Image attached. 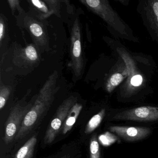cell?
I'll return each mask as SVG.
<instances>
[{
    "label": "cell",
    "instance_id": "6da1fadb",
    "mask_svg": "<svg viewBox=\"0 0 158 158\" xmlns=\"http://www.w3.org/2000/svg\"><path fill=\"white\" fill-rule=\"evenodd\" d=\"M58 72L56 71L48 77L36 97L32 108L24 119L15 139H20L29 134L38 124L48 111L58 89Z\"/></svg>",
    "mask_w": 158,
    "mask_h": 158
},
{
    "label": "cell",
    "instance_id": "7a4b0ae2",
    "mask_svg": "<svg viewBox=\"0 0 158 158\" xmlns=\"http://www.w3.org/2000/svg\"><path fill=\"white\" fill-rule=\"evenodd\" d=\"M87 9L101 18L121 38L137 42L131 29L122 20L107 0H80Z\"/></svg>",
    "mask_w": 158,
    "mask_h": 158
},
{
    "label": "cell",
    "instance_id": "3957f363",
    "mask_svg": "<svg viewBox=\"0 0 158 158\" xmlns=\"http://www.w3.org/2000/svg\"><path fill=\"white\" fill-rule=\"evenodd\" d=\"M117 53L123 60L128 71V76L121 88L125 97H130L139 92L146 85V79L130 54L123 48H116Z\"/></svg>",
    "mask_w": 158,
    "mask_h": 158
},
{
    "label": "cell",
    "instance_id": "277c9868",
    "mask_svg": "<svg viewBox=\"0 0 158 158\" xmlns=\"http://www.w3.org/2000/svg\"><path fill=\"white\" fill-rule=\"evenodd\" d=\"M34 102L29 103L19 102L12 108L5 125L3 139L6 144L10 143L15 138L24 119L32 108Z\"/></svg>",
    "mask_w": 158,
    "mask_h": 158
},
{
    "label": "cell",
    "instance_id": "5b68a950",
    "mask_svg": "<svg viewBox=\"0 0 158 158\" xmlns=\"http://www.w3.org/2000/svg\"><path fill=\"white\" fill-rule=\"evenodd\" d=\"M77 98L74 96L64 100L57 109L55 115L48 126L44 137V143L50 144L54 141L62 127L69 111L77 102Z\"/></svg>",
    "mask_w": 158,
    "mask_h": 158
},
{
    "label": "cell",
    "instance_id": "8992f818",
    "mask_svg": "<svg viewBox=\"0 0 158 158\" xmlns=\"http://www.w3.org/2000/svg\"><path fill=\"white\" fill-rule=\"evenodd\" d=\"M71 64L75 77L79 78L83 74L84 60L82 52L81 31L78 18L74 22L71 30Z\"/></svg>",
    "mask_w": 158,
    "mask_h": 158
},
{
    "label": "cell",
    "instance_id": "52a82bcc",
    "mask_svg": "<svg viewBox=\"0 0 158 158\" xmlns=\"http://www.w3.org/2000/svg\"><path fill=\"white\" fill-rule=\"evenodd\" d=\"M138 11L152 38L158 43V0L141 1Z\"/></svg>",
    "mask_w": 158,
    "mask_h": 158
},
{
    "label": "cell",
    "instance_id": "ba28073f",
    "mask_svg": "<svg viewBox=\"0 0 158 158\" xmlns=\"http://www.w3.org/2000/svg\"><path fill=\"white\" fill-rule=\"evenodd\" d=\"M115 120L148 122L158 120V107L142 106L129 109L116 114Z\"/></svg>",
    "mask_w": 158,
    "mask_h": 158
},
{
    "label": "cell",
    "instance_id": "9c48e42d",
    "mask_svg": "<svg viewBox=\"0 0 158 158\" xmlns=\"http://www.w3.org/2000/svg\"><path fill=\"white\" fill-rule=\"evenodd\" d=\"M23 24L33 39L35 47L39 50L47 48L48 38L43 24L35 18L26 15L23 18Z\"/></svg>",
    "mask_w": 158,
    "mask_h": 158
},
{
    "label": "cell",
    "instance_id": "30bf717a",
    "mask_svg": "<svg viewBox=\"0 0 158 158\" xmlns=\"http://www.w3.org/2000/svg\"><path fill=\"white\" fill-rule=\"evenodd\" d=\"M109 130L115 133L118 136L127 141H135L143 139L148 137L151 132L148 127H139L119 126L110 127Z\"/></svg>",
    "mask_w": 158,
    "mask_h": 158
},
{
    "label": "cell",
    "instance_id": "8fae6325",
    "mask_svg": "<svg viewBox=\"0 0 158 158\" xmlns=\"http://www.w3.org/2000/svg\"><path fill=\"white\" fill-rule=\"evenodd\" d=\"M128 76V69L124 62L123 64L120 67H117V70L111 74L107 79L105 84L106 91L108 93H111L118 86L127 78Z\"/></svg>",
    "mask_w": 158,
    "mask_h": 158
},
{
    "label": "cell",
    "instance_id": "7c38bea8",
    "mask_svg": "<svg viewBox=\"0 0 158 158\" xmlns=\"http://www.w3.org/2000/svg\"><path fill=\"white\" fill-rule=\"evenodd\" d=\"M31 15L40 20H44L54 14L46 1H28Z\"/></svg>",
    "mask_w": 158,
    "mask_h": 158
},
{
    "label": "cell",
    "instance_id": "4fadbf2b",
    "mask_svg": "<svg viewBox=\"0 0 158 158\" xmlns=\"http://www.w3.org/2000/svg\"><path fill=\"white\" fill-rule=\"evenodd\" d=\"M17 53L15 60L16 62L23 63L28 65H33L37 63L39 60L38 52L35 46L29 45L25 48L21 49ZM18 63V64H19Z\"/></svg>",
    "mask_w": 158,
    "mask_h": 158
},
{
    "label": "cell",
    "instance_id": "5bb4252c",
    "mask_svg": "<svg viewBox=\"0 0 158 158\" xmlns=\"http://www.w3.org/2000/svg\"><path fill=\"white\" fill-rule=\"evenodd\" d=\"M82 104L77 102L71 108L62 127L63 134L65 135L72 129L82 110Z\"/></svg>",
    "mask_w": 158,
    "mask_h": 158
},
{
    "label": "cell",
    "instance_id": "9a60e30c",
    "mask_svg": "<svg viewBox=\"0 0 158 158\" xmlns=\"http://www.w3.org/2000/svg\"><path fill=\"white\" fill-rule=\"evenodd\" d=\"M37 140L36 136H33L30 138L17 152L15 158H32Z\"/></svg>",
    "mask_w": 158,
    "mask_h": 158
},
{
    "label": "cell",
    "instance_id": "2e32d148",
    "mask_svg": "<svg viewBox=\"0 0 158 158\" xmlns=\"http://www.w3.org/2000/svg\"><path fill=\"white\" fill-rule=\"evenodd\" d=\"M105 114V109H102L97 114H95L89 121L85 129L86 134H89L93 132L99 126L104 118Z\"/></svg>",
    "mask_w": 158,
    "mask_h": 158
},
{
    "label": "cell",
    "instance_id": "e0dca14e",
    "mask_svg": "<svg viewBox=\"0 0 158 158\" xmlns=\"http://www.w3.org/2000/svg\"><path fill=\"white\" fill-rule=\"evenodd\" d=\"M89 152L90 158H100V149L96 135H94L90 140Z\"/></svg>",
    "mask_w": 158,
    "mask_h": 158
},
{
    "label": "cell",
    "instance_id": "ac0fdd59",
    "mask_svg": "<svg viewBox=\"0 0 158 158\" xmlns=\"http://www.w3.org/2000/svg\"><path fill=\"white\" fill-rule=\"evenodd\" d=\"M11 90V88L9 86H6L1 84V87H0V109L1 110H2L5 106L10 94Z\"/></svg>",
    "mask_w": 158,
    "mask_h": 158
},
{
    "label": "cell",
    "instance_id": "d6986e66",
    "mask_svg": "<svg viewBox=\"0 0 158 158\" xmlns=\"http://www.w3.org/2000/svg\"><path fill=\"white\" fill-rule=\"evenodd\" d=\"M117 139V137L108 132H106L103 135H101L99 137L100 142L103 146H110L111 144L114 143Z\"/></svg>",
    "mask_w": 158,
    "mask_h": 158
},
{
    "label": "cell",
    "instance_id": "ffe728a7",
    "mask_svg": "<svg viewBox=\"0 0 158 158\" xmlns=\"http://www.w3.org/2000/svg\"><path fill=\"white\" fill-rule=\"evenodd\" d=\"M46 2L48 4L51 10L53 11L54 14H58L60 9V1L53 0H45Z\"/></svg>",
    "mask_w": 158,
    "mask_h": 158
},
{
    "label": "cell",
    "instance_id": "44dd1931",
    "mask_svg": "<svg viewBox=\"0 0 158 158\" xmlns=\"http://www.w3.org/2000/svg\"><path fill=\"white\" fill-rule=\"evenodd\" d=\"M6 34V24H5V20L2 17V15L1 16L0 19V42L1 46L2 45V42L4 40Z\"/></svg>",
    "mask_w": 158,
    "mask_h": 158
},
{
    "label": "cell",
    "instance_id": "7402d4cb",
    "mask_svg": "<svg viewBox=\"0 0 158 158\" xmlns=\"http://www.w3.org/2000/svg\"><path fill=\"white\" fill-rule=\"evenodd\" d=\"M8 2L12 12L15 11L16 10L22 12V9L20 7L19 1L18 0H9Z\"/></svg>",
    "mask_w": 158,
    "mask_h": 158
},
{
    "label": "cell",
    "instance_id": "603a6c76",
    "mask_svg": "<svg viewBox=\"0 0 158 158\" xmlns=\"http://www.w3.org/2000/svg\"><path fill=\"white\" fill-rule=\"evenodd\" d=\"M118 2H121L122 4H123L125 6H127L128 4V1L127 0H121V1H118Z\"/></svg>",
    "mask_w": 158,
    "mask_h": 158
},
{
    "label": "cell",
    "instance_id": "cb8c5ba5",
    "mask_svg": "<svg viewBox=\"0 0 158 158\" xmlns=\"http://www.w3.org/2000/svg\"><path fill=\"white\" fill-rule=\"evenodd\" d=\"M62 158H68L67 156H64V157H63Z\"/></svg>",
    "mask_w": 158,
    "mask_h": 158
}]
</instances>
